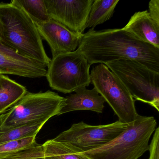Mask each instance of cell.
Segmentation results:
<instances>
[{"mask_svg": "<svg viewBox=\"0 0 159 159\" xmlns=\"http://www.w3.org/2000/svg\"><path fill=\"white\" fill-rule=\"evenodd\" d=\"M105 65L120 80L133 98L148 103L159 111V73L131 59Z\"/></svg>", "mask_w": 159, "mask_h": 159, "instance_id": "5b68a950", "label": "cell"}, {"mask_svg": "<svg viewBox=\"0 0 159 159\" xmlns=\"http://www.w3.org/2000/svg\"><path fill=\"white\" fill-rule=\"evenodd\" d=\"M65 100V98L51 91L27 92L6 112L0 114V132L35 123H46L58 115Z\"/></svg>", "mask_w": 159, "mask_h": 159, "instance_id": "277c9868", "label": "cell"}, {"mask_svg": "<svg viewBox=\"0 0 159 159\" xmlns=\"http://www.w3.org/2000/svg\"><path fill=\"white\" fill-rule=\"evenodd\" d=\"M149 14L152 19L159 25V1L151 0L149 3Z\"/></svg>", "mask_w": 159, "mask_h": 159, "instance_id": "7402d4cb", "label": "cell"}, {"mask_svg": "<svg viewBox=\"0 0 159 159\" xmlns=\"http://www.w3.org/2000/svg\"><path fill=\"white\" fill-rule=\"evenodd\" d=\"M123 28L159 49V25L152 19L148 11L136 12Z\"/></svg>", "mask_w": 159, "mask_h": 159, "instance_id": "4fadbf2b", "label": "cell"}, {"mask_svg": "<svg viewBox=\"0 0 159 159\" xmlns=\"http://www.w3.org/2000/svg\"><path fill=\"white\" fill-rule=\"evenodd\" d=\"M46 67L20 54L0 40V73L35 79L46 77Z\"/></svg>", "mask_w": 159, "mask_h": 159, "instance_id": "8fae6325", "label": "cell"}, {"mask_svg": "<svg viewBox=\"0 0 159 159\" xmlns=\"http://www.w3.org/2000/svg\"><path fill=\"white\" fill-rule=\"evenodd\" d=\"M27 92L25 86L6 75H0V114L16 104Z\"/></svg>", "mask_w": 159, "mask_h": 159, "instance_id": "5bb4252c", "label": "cell"}, {"mask_svg": "<svg viewBox=\"0 0 159 159\" xmlns=\"http://www.w3.org/2000/svg\"><path fill=\"white\" fill-rule=\"evenodd\" d=\"M119 0H94L85 28L94 30L98 25L109 20L114 12Z\"/></svg>", "mask_w": 159, "mask_h": 159, "instance_id": "2e32d148", "label": "cell"}, {"mask_svg": "<svg viewBox=\"0 0 159 159\" xmlns=\"http://www.w3.org/2000/svg\"><path fill=\"white\" fill-rule=\"evenodd\" d=\"M75 93L65 98L63 107L58 115L75 111L89 110L98 113L103 112L105 99L94 87L88 90L85 87L79 88Z\"/></svg>", "mask_w": 159, "mask_h": 159, "instance_id": "7c38bea8", "label": "cell"}, {"mask_svg": "<svg viewBox=\"0 0 159 159\" xmlns=\"http://www.w3.org/2000/svg\"><path fill=\"white\" fill-rule=\"evenodd\" d=\"M91 83L103 97L115 114L119 121L131 123L139 114L135 107V101L120 80L103 64L92 69Z\"/></svg>", "mask_w": 159, "mask_h": 159, "instance_id": "52a82bcc", "label": "cell"}, {"mask_svg": "<svg viewBox=\"0 0 159 159\" xmlns=\"http://www.w3.org/2000/svg\"><path fill=\"white\" fill-rule=\"evenodd\" d=\"M2 37V27L1 25V23H0V40H1Z\"/></svg>", "mask_w": 159, "mask_h": 159, "instance_id": "603a6c76", "label": "cell"}, {"mask_svg": "<svg viewBox=\"0 0 159 159\" xmlns=\"http://www.w3.org/2000/svg\"><path fill=\"white\" fill-rule=\"evenodd\" d=\"M76 51L84 57L90 66L129 59L159 73V49L124 28L100 31L91 29L83 34Z\"/></svg>", "mask_w": 159, "mask_h": 159, "instance_id": "6da1fadb", "label": "cell"}, {"mask_svg": "<svg viewBox=\"0 0 159 159\" xmlns=\"http://www.w3.org/2000/svg\"><path fill=\"white\" fill-rule=\"evenodd\" d=\"M36 136L28 137L0 144V154H9L36 146Z\"/></svg>", "mask_w": 159, "mask_h": 159, "instance_id": "d6986e66", "label": "cell"}, {"mask_svg": "<svg viewBox=\"0 0 159 159\" xmlns=\"http://www.w3.org/2000/svg\"><path fill=\"white\" fill-rule=\"evenodd\" d=\"M1 41L24 56L48 67L51 59L47 56L43 39L32 18L17 0L0 2Z\"/></svg>", "mask_w": 159, "mask_h": 159, "instance_id": "7a4b0ae2", "label": "cell"}, {"mask_svg": "<svg viewBox=\"0 0 159 159\" xmlns=\"http://www.w3.org/2000/svg\"><path fill=\"white\" fill-rule=\"evenodd\" d=\"M1 75V73H0V75Z\"/></svg>", "mask_w": 159, "mask_h": 159, "instance_id": "cb8c5ba5", "label": "cell"}, {"mask_svg": "<svg viewBox=\"0 0 159 159\" xmlns=\"http://www.w3.org/2000/svg\"><path fill=\"white\" fill-rule=\"evenodd\" d=\"M156 125L157 121L152 116L139 115L112 141L83 152L91 159H139L149 150V141Z\"/></svg>", "mask_w": 159, "mask_h": 159, "instance_id": "3957f363", "label": "cell"}, {"mask_svg": "<svg viewBox=\"0 0 159 159\" xmlns=\"http://www.w3.org/2000/svg\"><path fill=\"white\" fill-rule=\"evenodd\" d=\"M128 124L119 120L104 125H93L82 121L74 124L54 140L69 143L80 152H85L106 145L116 138L127 128Z\"/></svg>", "mask_w": 159, "mask_h": 159, "instance_id": "ba28073f", "label": "cell"}, {"mask_svg": "<svg viewBox=\"0 0 159 159\" xmlns=\"http://www.w3.org/2000/svg\"><path fill=\"white\" fill-rule=\"evenodd\" d=\"M94 0H44L50 18L83 34Z\"/></svg>", "mask_w": 159, "mask_h": 159, "instance_id": "9c48e42d", "label": "cell"}, {"mask_svg": "<svg viewBox=\"0 0 159 159\" xmlns=\"http://www.w3.org/2000/svg\"><path fill=\"white\" fill-rule=\"evenodd\" d=\"M90 65L77 51L60 54L52 57L46 77L50 87L64 93H70L91 83Z\"/></svg>", "mask_w": 159, "mask_h": 159, "instance_id": "8992f818", "label": "cell"}, {"mask_svg": "<svg viewBox=\"0 0 159 159\" xmlns=\"http://www.w3.org/2000/svg\"><path fill=\"white\" fill-rule=\"evenodd\" d=\"M35 24L42 39L50 46L52 57L76 51L83 35L71 31L52 18L45 23Z\"/></svg>", "mask_w": 159, "mask_h": 159, "instance_id": "30bf717a", "label": "cell"}, {"mask_svg": "<svg viewBox=\"0 0 159 159\" xmlns=\"http://www.w3.org/2000/svg\"><path fill=\"white\" fill-rule=\"evenodd\" d=\"M154 132L149 145V159H159V127L156 128Z\"/></svg>", "mask_w": 159, "mask_h": 159, "instance_id": "44dd1931", "label": "cell"}, {"mask_svg": "<svg viewBox=\"0 0 159 159\" xmlns=\"http://www.w3.org/2000/svg\"><path fill=\"white\" fill-rule=\"evenodd\" d=\"M17 2L35 23H45L51 19L44 0H17Z\"/></svg>", "mask_w": 159, "mask_h": 159, "instance_id": "ac0fdd59", "label": "cell"}, {"mask_svg": "<svg viewBox=\"0 0 159 159\" xmlns=\"http://www.w3.org/2000/svg\"><path fill=\"white\" fill-rule=\"evenodd\" d=\"M44 159H91L71 144L47 140L43 145Z\"/></svg>", "mask_w": 159, "mask_h": 159, "instance_id": "9a60e30c", "label": "cell"}, {"mask_svg": "<svg viewBox=\"0 0 159 159\" xmlns=\"http://www.w3.org/2000/svg\"><path fill=\"white\" fill-rule=\"evenodd\" d=\"M0 159H44L43 146L38 144L16 152L0 154Z\"/></svg>", "mask_w": 159, "mask_h": 159, "instance_id": "ffe728a7", "label": "cell"}, {"mask_svg": "<svg viewBox=\"0 0 159 159\" xmlns=\"http://www.w3.org/2000/svg\"><path fill=\"white\" fill-rule=\"evenodd\" d=\"M45 122H37L0 132V144L28 137L36 136Z\"/></svg>", "mask_w": 159, "mask_h": 159, "instance_id": "e0dca14e", "label": "cell"}]
</instances>
